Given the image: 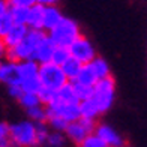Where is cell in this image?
<instances>
[{"label": "cell", "instance_id": "6da1fadb", "mask_svg": "<svg viewBox=\"0 0 147 147\" xmlns=\"http://www.w3.org/2000/svg\"><path fill=\"white\" fill-rule=\"evenodd\" d=\"M47 36V32L42 29H30L29 27V33L26 35V38L21 42L15 47L8 48L6 53V59L14 60V62H23V60H29L35 57V51L36 47L39 45V42Z\"/></svg>", "mask_w": 147, "mask_h": 147}, {"label": "cell", "instance_id": "7a4b0ae2", "mask_svg": "<svg viewBox=\"0 0 147 147\" xmlns=\"http://www.w3.org/2000/svg\"><path fill=\"white\" fill-rule=\"evenodd\" d=\"M11 141L18 147H35L38 144V123L23 119L11 123Z\"/></svg>", "mask_w": 147, "mask_h": 147}, {"label": "cell", "instance_id": "3957f363", "mask_svg": "<svg viewBox=\"0 0 147 147\" xmlns=\"http://www.w3.org/2000/svg\"><path fill=\"white\" fill-rule=\"evenodd\" d=\"M90 99L95 105L98 107V110L101 114H105L107 111L111 110L113 104H114L116 99V81L111 75L102 78L93 86V92Z\"/></svg>", "mask_w": 147, "mask_h": 147}, {"label": "cell", "instance_id": "277c9868", "mask_svg": "<svg viewBox=\"0 0 147 147\" xmlns=\"http://www.w3.org/2000/svg\"><path fill=\"white\" fill-rule=\"evenodd\" d=\"M50 38L53 39L57 47H71V44L75 41L78 36H81V30H80V26L75 20L63 17L62 21H60L53 30L48 32Z\"/></svg>", "mask_w": 147, "mask_h": 147}, {"label": "cell", "instance_id": "5b68a950", "mask_svg": "<svg viewBox=\"0 0 147 147\" xmlns=\"http://www.w3.org/2000/svg\"><path fill=\"white\" fill-rule=\"evenodd\" d=\"M39 80H41V87L53 92H57L69 81L62 66L54 62L41 63V66H39Z\"/></svg>", "mask_w": 147, "mask_h": 147}, {"label": "cell", "instance_id": "8992f818", "mask_svg": "<svg viewBox=\"0 0 147 147\" xmlns=\"http://www.w3.org/2000/svg\"><path fill=\"white\" fill-rule=\"evenodd\" d=\"M20 66V86L24 92L38 93L41 89V80H39V65L35 59L18 62Z\"/></svg>", "mask_w": 147, "mask_h": 147}, {"label": "cell", "instance_id": "52a82bcc", "mask_svg": "<svg viewBox=\"0 0 147 147\" xmlns=\"http://www.w3.org/2000/svg\"><path fill=\"white\" fill-rule=\"evenodd\" d=\"M47 110H48V114L59 116L69 123L81 117L80 101H63V99L54 96V99L50 104H47Z\"/></svg>", "mask_w": 147, "mask_h": 147}, {"label": "cell", "instance_id": "ba28073f", "mask_svg": "<svg viewBox=\"0 0 147 147\" xmlns=\"http://www.w3.org/2000/svg\"><path fill=\"white\" fill-rule=\"evenodd\" d=\"M95 129H96V120L80 117L68 125V128L65 129V134L71 143L80 146L86 140V137H89L90 134L95 132Z\"/></svg>", "mask_w": 147, "mask_h": 147}, {"label": "cell", "instance_id": "9c48e42d", "mask_svg": "<svg viewBox=\"0 0 147 147\" xmlns=\"http://www.w3.org/2000/svg\"><path fill=\"white\" fill-rule=\"evenodd\" d=\"M69 51H71V56L74 59L80 60L81 63H90L93 59L96 57V50L93 44L90 42L89 38L86 36H78L75 41H74L69 47Z\"/></svg>", "mask_w": 147, "mask_h": 147}, {"label": "cell", "instance_id": "30bf717a", "mask_svg": "<svg viewBox=\"0 0 147 147\" xmlns=\"http://www.w3.org/2000/svg\"><path fill=\"white\" fill-rule=\"evenodd\" d=\"M0 83L8 86H14V84H20V66L18 62L9 59H3L0 63Z\"/></svg>", "mask_w": 147, "mask_h": 147}, {"label": "cell", "instance_id": "8fae6325", "mask_svg": "<svg viewBox=\"0 0 147 147\" xmlns=\"http://www.w3.org/2000/svg\"><path fill=\"white\" fill-rule=\"evenodd\" d=\"M95 132L104 140L108 147H125L126 146L125 138L108 123H96Z\"/></svg>", "mask_w": 147, "mask_h": 147}, {"label": "cell", "instance_id": "7c38bea8", "mask_svg": "<svg viewBox=\"0 0 147 147\" xmlns=\"http://www.w3.org/2000/svg\"><path fill=\"white\" fill-rule=\"evenodd\" d=\"M56 44L53 42V39L50 38V35L47 33V36L42 39L39 45L36 47V51H35V59L36 62L41 65V63H48L53 62V56H54V50H56Z\"/></svg>", "mask_w": 147, "mask_h": 147}, {"label": "cell", "instance_id": "4fadbf2b", "mask_svg": "<svg viewBox=\"0 0 147 147\" xmlns=\"http://www.w3.org/2000/svg\"><path fill=\"white\" fill-rule=\"evenodd\" d=\"M63 12L60 11V8L57 5H48L44 8V26L42 29L48 33L50 30H53L56 26L62 21L63 18Z\"/></svg>", "mask_w": 147, "mask_h": 147}, {"label": "cell", "instance_id": "5bb4252c", "mask_svg": "<svg viewBox=\"0 0 147 147\" xmlns=\"http://www.w3.org/2000/svg\"><path fill=\"white\" fill-rule=\"evenodd\" d=\"M27 33H29V26L27 24H14L12 29L6 33V36L3 39H5L6 45H8V48H11V47H15L21 42Z\"/></svg>", "mask_w": 147, "mask_h": 147}, {"label": "cell", "instance_id": "9a60e30c", "mask_svg": "<svg viewBox=\"0 0 147 147\" xmlns=\"http://www.w3.org/2000/svg\"><path fill=\"white\" fill-rule=\"evenodd\" d=\"M44 8L45 6L41 5V3H35L29 8L27 26L30 29H42V26H44Z\"/></svg>", "mask_w": 147, "mask_h": 147}, {"label": "cell", "instance_id": "2e32d148", "mask_svg": "<svg viewBox=\"0 0 147 147\" xmlns=\"http://www.w3.org/2000/svg\"><path fill=\"white\" fill-rule=\"evenodd\" d=\"M74 81H78V83H83V84H86V86H90V87H93V86L99 81V78L96 77L95 71L92 69L90 63H84L83 68H81V71H80V74H78V77L74 80Z\"/></svg>", "mask_w": 147, "mask_h": 147}, {"label": "cell", "instance_id": "e0dca14e", "mask_svg": "<svg viewBox=\"0 0 147 147\" xmlns=\"http://www.w3.org/2000/svg\"><path fill=\"white\" fill-rule=\"evenodd\" d=\"M24 111H26L27 119L33 120L35 123H44V122H47V119H48V110H47L45 104H39V105H35V107H30V108L24 110Z\"/></svg>", "mask_w": 147, "mask_h": 147}, {"label": "cell", "instance_id": "ac0fdd59", "mask_svg": "<svg viewBox=\"0 0 147 147\" xmlns=\"http://www.w3.org/2000/svg\"><path fill=\"white\" fill-rule=\"evenodd\" d=\"M83 65H84V63H81L80 60L74 59V57L71 56V57L62 65V69H63V72L66 74V77L69 78V81H74V80L78 77V74H80V71H81Z\"/></svg>", "mask_w": 147, "mask_h": 147}, {"label": "cell", "instance_id": "d6986e66", "mask_svg": "<svg viewBox=\"0 0 147 147\" xmlns=\"http://www.w3.org/2000/svg\"><path fill=\"white\" fill-rule=\"evenodd\" d=\"M90 66H92V69L95 71L96 77H98L99 80L107 78V77H110V75H111L110 65L107 63V60H105V59L99 57V56H96L95 59L92 60V62H90Z\"/></svg>", "mask_w": 147, "mask_h": 147}, {"label": "cell", "instance_id": "ffe728a7", "mask_svg": "<svg viewBox=\"0 0 147 147\" xmlns=\"http://www.w3.org/2000/svg\"><path fill=\"white\" fill-rule=\"evenodd\" d=\"M80 111H81V117L84 119H92V120H96L101 113H99L98 107L95 105V102L92 99H86V101H81L80 102Z\"/></svg>", "mask_w": 147, "mask_h": 147}, {"label": "cell", "instance_id": "44dd1931", "mask_svg": "<svg viewBox=\"0 0 147 147\" xmlns=\"http://www.w3.org/2000/svg\"><path fill=\"white\" fill-rule=\"evenodd\" d=\"M66 141H68V137L63 131H54L51 129L48 134V138L44 144V147H65Z\"/></svg>", "mask_w": 147, "mask_h": 147}, {"label": "cell", "instance_id": "7402d4cb", "mask_svg": "<svg viewBox=\"0 0 147 147\" xmlns=\"http://www.w3.org/2000/svg\"><path fill=\"white\" fill-rule=\"evenodd\" d=\"M9 12L15 24H27V18H29L27 6H11Z\"/></svg>", "mask_w": 147, "mask_h": 147}, {"label": "cell", "instance_id": "603a6c76", "mask_svg": "<svg viewBox=\"0 0 147 147\" xmlns=\"http://www.w3.org/2000/svg\"><path fill=\"white\" fill-rule=\"evenodd\" d=\"M17 102L21 105L24 110L30 108V107H35V105L42 104V102H41V98H39V95H38V93H35V92H24L23 95L20 96V99H18Z\"/></svg>", "mask_w": 147, "mask_h": 147}, {"label": "cell", "instance_id": "cb8c5ba5", "mask_svg": "<svg viewBox=\"0 0 147 147\" xmlns=\"http://www.w3.org/2000/svg\"><path fill=\"white\" fill-rule=\"evenodd\" d=\"M11 123L0 120V147H11Z\"/></svg>", "mask_w": 147, "mask_h": 147}, {"label": "cell", "instance_id": "d4e9b609", "mask_svg": "<svg viewBox=\"0 0 147 147\" xmlns=\"http://www.w3.org/2000/svg\"><path fill=\"white\" fill-rule=\"evenodd\" d=\"M72 86H74V90H75V95L80 99V102L86 101V99H89L92 96L93 87H90V86H86V84L78 83V81H72Z\"/></svg>", "mask_w": 147, "mask_h": 147}, {"label": "cell", "instance_id": "484cf974", "mask_svg": "<svg viewBox=\"0 0 147 147\" xmlns=\"http://www.w3.org/2000/svg\"><path fill=\"white\" fill-rule=\"evenodd\" d=\"M47 123H48V126L51 129H54V131H63L68 128V125L69 122H66L65 119L62 117H59V116H53V114H48V119H47Z\"/></svg>", "mask_w": 147, "mask_h": 147}, {"label": "cell", "instance_id": "4316f807", "mask_svg": "<svg viewBox=\"0 0 147 147\" xmlns=\"http://www.w3.org/2000/svg\"><path fill=\"white\" fill-rule=\"evenodd\" d=\"M80 147H108V146L105 144V141L96 132H93L89 137H86V140L80 144Z\"/></svg>", "mask_w": 147, "mask_h": 147}, {"label": "cell", "instance_id": "83f0119b", "mask_svg": "<svg viewBox=\"0 0 147 147\" xmlns=\"http://www.w3.org/2000/svg\"><path fill=\"white\" fill-rule=\"evenodd\" d=\"M69 57H71V51L68 47H56L54 56H53V62L62 66Z\"/></svg>", "mask_w": 147, "mask_h": 147}, {"label": "cell", "instance_id": "f1b7e54d", "mask_svg": "<svg viewBox=\"0 0 147 147\" xmlns=\"http://www.w3.org/2000/svg\"><path fill=\"white\" fill-rule=\"evenodd\" d=\"M14 20L11 17V12H6V14L0 15V38H5L6 33H8L12 26H14Z\"/></svg>", "mask_w": 147, "mask_h": 147}, {"label": "cell", "instance_id": "f546056e", "mask_svg": "<svg viewBox=\"0 0 147 147\" xmlns=\"http://www.w3.org/2000/svg\"><path fill=\"white\" fill-rule=\"evenodd\" d=\"M51 128L48 126V123L44 122V123H38V144L39 146H44L47 138H48V134H50Z\"/></svg>", "mask_w": 147, "mask_h": 147}, {"label": "cell", "instance_id": "4dcf8cb0", "mask_svg": "<svg viewBox=\"0 0 147 147\" xmlns=\"http://www.w3.org/2000/svg\"><path fill=\"white\" fill-rule=\"evenodd\" d=\"M24 93L23 87L20 84H14V86H8V95L12 98V99H15V101H18L20 96H21Z\"/></svg>", "mask_w": 147, "mask_h": 147}, {"label": "cell", "instance_id": "1f68e13d", "mask_svg": "<svg viewBox=\"0 0 147 147\" xmlns=\"http://www.w3.org/2000/svg\"><path fill=\"white\" fill-rule=\"evenodd\" d=\"M9 3V6H27L30 8L32 5L36 3V0H6Z\"/></svg>", "mask_w": 147, "mask_h": 147}, {"label": "cell", "instance_id": "d6a6232c", "mask_svg": "<svg viewBox=\"0 0 147 147\" xmlns=\"http://www.w3.org/2000/svg\"><path fill=\"white\" fill-rule=\"evenodd\" d=\"M6 53H8V45H6L5 39L0 38V57H6Z\"/></svg>", "mask_w": 147, "mask_h": 147}, {"label": "cell", "instance_id": "836d02e7", "mask_svg": "<svg viewBox=\"0 0 147 147\" xmlns=\"http://www.w3.org/2000/svg\"><path fill=\"white\" fill-rule=\"evenodd\" d=\"M36 3H41L44 6H48V5H57L59 0H36Z\"/></svg>", "mask_w": 147, "mask_h": 147}, {"label": "cell", "instance_id": "e575fe53", "mask_svg": "<svg viewBox=\"0 0 147 147\" xmlns=\"http://www.w3.org/2000/svg\"><path fill=\"white\" fill-rule=\"evenodd\" d=\"M2 60H3V57H0V63H2Z\"/></svg>", "mask_w": 147, "mask_h": 147}, {"label": "cell", "instance_id": "d590c367", "mask_svg": "<svg viewBox=\"0 0 147 147\" xmlns=\"http://www.w3.org/2000/svg\"><path fill=\"white\" fill-rule=\"evenodd\" d=\"M35 147H44V146H35Z\"/></svg>", "mask_w": 147, "mask_h": 147}]
</instances>
